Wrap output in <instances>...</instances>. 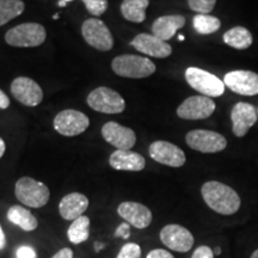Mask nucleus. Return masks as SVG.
<instances>
[{
    "label": "nucleus",
    "mask_w": 258,
    "mask_h": 258,
    "mask_svg": "<svg viewBox=\"0 0 258 258\" xmlns=\"http://www.w3.org/2000/svg\"><path fill=\"white\" fill-rule=\"evenodd\" d=\"M201 194L206 205L219 214L233 215L239 211L241 205L239 195L224 183L218 180L206 182L201 188Z\"/></svg>",
    "instance_id": "nucleus-1"
},
{
    "label": "nucleus",
    "mask_w": 258,
    "mask_h": 258,
    "mask_svg": "<svg viewBox=\"0 0 258 258\" xmlns=\"http://www.w3.org/2000/svg\"><path fill=\"white\" fill-rule=\"evenodd\" d=\"M111 69L120 77L131 79H143L152 76L156 72V64L148 57L140 55L116 56L111 62Z\"/></svg>",
    "instance_id": "nucleus-2"
},
{
    "label": "nucleus",
    "mask_w": 258,
    "mask_h": 258,
    "mask_svg": "<svg viewBox=\"0 0 258 258\" xmlns=\"http://www.w3.org/2000/svg\"><path fill=\"white\" fill-rule=\"evenodd\" d=\"M15 195L27 207L41 208L49 201L50 191L44 183L31 177H22L15 185Z\"/></svg>",
    "instance_id": "nucleus-3"
},
{
    "label": "nucleus",
    "mask_w": 258,
    "mask_h": 258,
    "mask_svg": "<svg viewBox=\"0 0 258 258\" xmlns=\"http://www.w3.org/2000/svg\"><path fill=\"white\" fill-rule=\"evenodd\" d=\"M47 31L40 23H23L16 25L6 32V43L12 47H38L46 41Z\"/></svg>",
    "instance_id": "nucleus-4"
},
{
    "label": "nucleus",
    "mask_w": 258,
    "mask_h": 258,
    "mask_svg": "<svg viewBox=\"0 0 258 258\" xmlns=\"http://www.w3.org/2000/svg\"><path fill=\"white\" fill-rule=\"evenodd\" d=\"M185 80L196 91L206 97H220L225 92V83L207 71L189 67L185 71Z\"/></svg>",
    "instance_id": "nucleus-5"
},
{
    "label": "nucleus",
    "mask_w": 258,
    "mask_h": 258,
    "mask_svg": "<svg viewBox=\"0 0 258 258\" xmlns=\"http://www.w3.org/2000/svg\"><path fill=\"white\" fill-rule=\"evenodd\" d=\"M82 34L86 43L97 50L108 51L114 47V37L109 28L101 19H86L82 25Z\"/></svg>",
    "instance_id": "nucleus-6"
},
{
    "label": "nucleus",
    "mask_w": 258,
    "mask_h": 258,
    "mask_svg": "<svg viewBox=\"0 0 258 258\" xmlns=\"http://www.w3.org/2000/svg\"><path fill=\"white\" fill-rule=\"evenodd\" d=\"M185 141L190 148L201 153H218L227 146V140L224 135L207 129H195L189 132Z\"/></svg>",
    "instance_id": "nucleus-7"
},
{
    "label": "nucleus",
    "mask_w": 258,
    "mask_h": 258,
    "mask_svg": "<svg viewBox=\"0 0 258 258\" xmlns=\"http://www.w3.org/2000/svg\"><path fill=\"white\" fill-rule=\"evenodd\" d=\"M88 104L95 111L103 114H120L125 109L124 99L120 93L104 86L90 92Z\"/></svg>",
    "instance_id": "nucleus-8"
},
{
    "label": "nucleus",
    "mask_w": 258,
    "mask_h": 258,
    "mask_svg": "<svg viewBox=\"0 0 258 258\" xmlns=\"http://www.w3.org/2000/svg\"><path fill=\"white\" fill-rule=\"evenodd\" d=\"M53 125L57 133L63 137H77L89 128L90 120L82 111L67 109L55 116Z\"/></svg>",
    "instance_id": "nucleus-9"
},
{
    "label": "nucleus",
    "mask_w": 258,
    "mask_h": 258,
    "mask_svg": "<svg viewBox=\"0 0 258 258\" xmlns=\"http://www.w3.org/2000/svg\"><path fill=\"white\" fill-rule=\"evenodd\" d=\"M215 111V103L211 97L191 96L177 109V115L183 120H205Z\"/></svg>",
    "instance_id": "nucleus-10"
},
{
    "label": "nucleus",
    "mask_w": 258,
    "mask_h": 258,
    "mask_svg": "<svg viewBox=\"0 0 258 258\" xmlns=\"http://www.w3.org/2000/svg\"><path fill=\"white\" fill-rule=\"evenodd\" d=\"M160 240L169 249L177 252H188L194 246V235L180 225H166L160 231Z\"/></svg>",
    "instance_id": "nucleus-11"
},
{
    "label": "nucleus",
    "mask_w": 258,
    "mask_h": 258,
    "mask_svg": "<svg viewBox=\"0 0 258 258\" xmlns=\"http://www.w3.org/2000/svg\"><path fill=\"white\" fill-rule=\"evenodd\" d=\"M148 153L154 161L170 167L183 166L186 160L184 152L169 141H154L148 148Z\"/></svg>",
    "instance_id": "nucleus-12"
},
{
    "label": "nucleus",
    "mask_w": 258,
    "mask_h": 258,
    "mask_svg": "<svg viewBox=\"0 0 258 258\" xmlns=\"http://www.w3.org/2000/svg\"><path fill=\"white\" fill-rule=\"evenodd\" d=\"M224 83L231 91L238 93V95H258V74L252 71H232L226 74Z\"/></svg>",
    "instance_id": "nucleus-13"
},
{
    "label": "nucleus",
    "mask_w": 258,
    "mask_h": 258,
    "mask_svg": "<svg viewBox=\"0 0 258 258\" xmlns=\"http://www.w3.org/2000/svg\"><path fill=\"white\" fill-rule=\"evenodd\" d=\"M11 93L19 103L27 106H36L43 99L41 86L27 77H18L12 82Z\"/></svg>",
    "instance_id": "nucleus-14"
},
{
    "label": "nucleus",
    "mask_w": 258,
    "mask_h": 258,
    "mask_svg": "<svg viewBox=\"0 0 258 258\" xmlns=\"http://www.w3.org/2000/svg\"><path fill=\"white\" fill-rule=\"evenodd\" d=\"M257 109L250 103L238 102L231 111L232 131L238 138H243L247 134L250 128L257 122Z\"/></svg>",
    "instance_id": "nucleus-15"
},
{
    "label": "nucleus",
    "mask_w": 258,
    "mask_h": 258,
    "mask_svg": "<svg viewBox=\"0 0 258 258\" xmlns=\"http://www.w3.org/2000/svg\"><path fill=\"white\" fill-rule=\"evenodd\" d=\"M102 137L117 150H131L137 143V135L133 129L123 127L116 122H108L103 125Z\"/></svg>",
    "instance_id": "nucleus-16"
},
{
    "label": "nucleus",
    "mask_w": 258,
    "mask_h": 258,
    "mask_svg": "<svg viewBox=\"0 0 258 258\" xmlns=\"http://www.w3.org/2000/svg\"><path fill=\"white\" fill-rule=\"evenodd\" d=\"M131 44L140 53L158 59H165L172 54V47L154 35L139 34L133 38Z\"/></svg>",
    "instance_id": "nucleus-17"
},
{
    "label": "nucleus",
    "mask_w": 258,
    "mask_h": 258,
    "mask_svg": "<svg viewBox=\"0 0 258 258\" xmlns=\"http://www.w3.org/2000/svg\"><path fill=\"white\" fill-rule=\"evenodd\" d=\"M117 213L125 222L139 230L147 228L152 222V212L139 202H122L118 206Z\"/></svg>",
    "instance_id": "nucleus-18"
},
{
    "label": "nucleus",
    "mask_w": 258,
    "mask_h": 258,
    "mask_svg": "<svg viewBox=\"0 0 258 258\" xmlns=\"http://www.w3.org/2000/svg\"><path fill=\"white\" fill-rule=\"evenodd\" d=\"M89 207V199L80 192H71L63 196L60 201L59 212L64 220L74 221L79 217H83Z\"/></svg>",
    "instance_id": "nucleus-19"
},
{
    "label": "nucleus",
    "mask_w": 258,
    "mask_h": 258,
    "mask_svg": "<svg viewBox=\"0 0 258 258\" xmlns=\"http://www.w3.org/2000/svg\"><path fill=\"white\" fill-rule=\"evenodd\" d=\"M112 169L118 171H141L146 166L145 158L131 150H117L109 158Z\"/></svg>",
    "instance_id": "nucleus-20"
},
{
    "label": "nucleus",
    "mask_w": 258,
    "mask_h": 258,
    "mask_svg": "<svg viewBox=\"0 0 258 258\" xmlns=\"http://www.w3.org/2000/svg\"><path fill=\"white\" fill-rule=\"evenodd\" d=\"M185 25L184 16L170 15L161 16L152 24V34L163 41H169L176 35V32Z\"/></svg>",
    "instance_id": "nucleus-21"
},
{
    "label": "nucleus",
    "mask_w": 258,
    "mask_h": 258,
    "mask_svg": "<svg viewBox=\"0 0 258 258\" xmlns=\"http://www.w3.org/2000/svg\"><path fill=\"white\" fill-rule=\"evenodd\" d=\"M8 219L25 232L35 231L38 226L37 219L29 209H25L22 206H12L8 211Z\"/></svg>",
    "instance_id": "nucleus-22"
},
{
    "label": "nucleus",
    "mask_w": 258,
    "mask_h": 258,
    "mask_svg": "<svg viewBox=\"0 0 258 258\" xmlns=\"http://www.w3.org/2000/svg\"><path fill=\"white\" fill-rule=\"evenodd\" d=\"M224 42L234 49L244 50L251 47L253 42L252 34L244 27H234L224 34Z\"/></svg>",
    "instance_id": "nucleus-23"
},
{
    "label": "nucleus",
    "mask_w": 258,
    "mask_h": 258,
    "mask_svg": "<svg viewBox=\"0 0 258 258\" xmlns=\"http://www.w3.org/2000/svg\"><path fill=\"white\" fill-rule=\"evenodd\" d=\"M150 0H123L121 4V14L129 22L143 23L146 19V10Z\"/></svg>",
    "instance_id": "nucleus-24"
},
{
    "label": "nucleus",
    "mask_w": 258,
    "mask_h": 258,
    "mask_svg": "<svg viewBox=\"0 0 258 258\" xmlns=\"http://www.w3.org/2000/svg\"><path fill=\"white\" fill-rule=\"evenodd\" d=\"M90 235V219L85 215L79 217L72 221L67 231V237L72 244H82L89 239Z\"/></svg>",
    "instance_id": "nucleus-25"
},
{
    "label": "nucleus",
    "mask_w": 258,
    "mask_h": 258,
    "mask_svg": "<svg viewBox=\"0 0 258 258\" xmlns=\"http://www.w3.org/2000/svg\"><path fill=\"white\" fill-rule=\"evenodd\" d=\"M24 9L22 0H0V27L21 16Z\"/></svg>",
    "instance_id": "nucleus-26"
},
{
    "label": "nucleus",
    "mask_w": 258,
    "mask_h": 258,
    "mask_svg": "<svg viewBox=\"0 0 258 258\" xmlns=\"http://www.w3.org/2000/svg\"><path fill=\"white\" fill-rule=\"evenodd\" d=\"M192 25L200 35H211L220 29L221 22L214 16L196 15L192 19Z\"/></svg>",
    "instance_id": "nucleus-27"
},
{
    "label": "nucleus",
    "mask_w": 258,
    "mask_h": 258,
    "mask_svg": "<svg viewBox=\"0 0 258 258\" xmlns=\"http://www.w3.org/2000/svg\"><path fill=\"white\" fill-rule=\"evenodd\" d=\"M217 0H188L190 10L198 12L199 15H208L214 10Z\"/></svg>",
    "instance_id": "nucleus-28"
},
{
    "label": "nucleus",
    "mask_w": 258,
    "mask_h": 258,
    "mask_svg": "<svg viewBox=\"0 0 258 258\" xmlns=\"http://www.w3.org/2000/svg\"><path fill=\"white\" fill-rule=\"evenodd\" d=\"M92 16H102L108 9V0H82Z\"/></svg>",
    "instance_id": "nucleus-29"
},
{
    "label": "nucleus",
    "mask_w": 258,
    "mask_h": 258,
    "mask_svg": "<svg viewBox=\"0 0 258 258\" xmlns=\"http://www.w3.org/2000/svg\"><path fill=\"white\" fill-rule=\"evenodd\" d=\"M116 258H141V247L135 243L125 244Z\"/></svg>",
    "instance_id": "nucleus-30"
},
{
    "label": "nucleus",
    "mask_w": 258,
    "mask_h": 258,
    "mask_svg": "<svg viewBox=\"0 0 258 258\" xmlns=\"http://www.w3.org/2000/svg\"><path fill=\"white\" fill-rule=\"evenodd\" d=\"M214 252L209 246H206V245H202V246H199L198 249L194 251L191 258H214Z\"/></svg>",
    "instance_id": "nucleus-31"
},
{
    "label": "nucleus",
    "mask_w": 258,
    "mask_h": 258,
    "mask_svg": "<svg viewBox=\"0 0 258 258\" xmlns=\"http://www.w3.org/2000/svg\"><path fill=\"white\" fill-rule=\"evenodd\" d=\"M129 235H131V225L128 222H123L116 228L115 231V237H121L123 239H128Z\"/></svg>",
    "instance_id": "nucleus-32"
},
{
    "label": "nucleus",
    "mask_w": 258,
    "mask_h": 258,
    "mask_svg": "<svg viewBox=\"0 0 258 258\" xmlns=\"http://www.w3.org/2000/svg\"><path fill=\"white\" fill-rule=\"evenodd\" d=\"M16 254L17 258H36V251L30 246H21Z\"/></svg>",
    "instance_id": "nucleus-33"
},
{
    "label": "nucleus",
    "mask_w": 258,
    "mask_h": 258,
    "mask_svg": "<svg viewBox=\"0 0 258 258\" xmlns=\"http://www.w3.org/2000/svg\"><path fill=\"white\" fill-rule=\"evenodd\" d=\"M146 258H175V257H173L169 251L164 249H154L148 252Z\"/></svg>",
    "instance_id": "nucleus-34"
},
{
    "label": "nucleus",
    "mask_w": 258,
    "mask_h": 258,
    "mask_svg": "<svg viewBox=\"0 0 258 258\" xmlns=\"http://www.w3.org/2000/svg\"><path fill=\"white\" fill-rule=\"evenodd\" d=\"M51 258H73V251L70 247H63V249L57 251Z\"/></svg>",
    "instance_id": "nucleus-35"
},
{
    "label": "nucleus",
    "mask_w": 258,
    "mask_h": 258,
    "mask_svg": "<svg viewBox=\"0 0 258 258\" xmlns=\"http://www.w3.org/2000/svg\"><path fill=\"white\" fill-rule=\"evenodd\" d=\"M9 105H10V98L8 97V95L3 91V90H0V109L9 108Z\"/></svg>",
    "instance_id": "nucleus-36"
},
{
    "label": "nucleus",
    "mask_w": 258,
    "mask_h": 258,
    "mask_svg": "<svg viewBox=\"0 0 258 258\" xmlns=\"http://www.w3.org/2000/svg\"><path fill=\"white\" fill-rule=\"evenodd\" d=\"M6 245V237L4 231H3L2 225H0V250H3Z\"/></svg>",
    "instance_id": "nucleus-37"
},
{
    "label": "nucleus",
    "mask_w": 258,
    "mask_h": 258,
    "mask_svg": "<svg viewBox=\"0 0 258 258\" xmlns=\"http://www.w3.org/2000/svg\"><path fill=\"white\" fill-rule=\"evenodd\" d=\"M5 150H6V145L4 143V140H3V139L0 138V158L4 156Z\"/></svg>",
    "instance_id": "nucleus-38"
},
{
    "label": "nucleus",
    "mask_w": 258,
    "mask_h": 258,
    "mask_svg": "<svg viewBox=\"0 0 258 258\" xmlns=\"http://www.w3.org/2000/svg\"><path fill=\"white\" fill-rule=\"evenodd\" d=\"M95 246H96V252H99V251L103 249V244L101 243H96Z\"/></svg>",
    "instance_id": "nucleus-39"
},
{
    "label": "nucleus",
    "mask_w": 258,
    "mask_h": 258,
    "mask_svg": "<svg viewBox=\"0 0 258 258\" xmlns=\"http://www.w3.org/2000/svg\"><path fill=\"white\" fill-rule=\"evenodd\" d=\"M250 258H258V249L253 251V252H252V254H251V257H250Z\"/></svg>",
    "instance_id": "nucleus-40"
},
{
    "label": "nucleus",
    "mask_w": 258,
    "mask_h": 258,
    "mask_svg": "<svg viewBox=\"0 0 258 258\" xmlns=\"http://www.w3.org/2000/svg\"><path fill=\"white\" fill-rule=\"evenodd\" d=\"M213 252H214V254H220L221 253V249H220V247H217V249L213 250Z\"/></svg>",
    "instance_id": "nucleus-41"
},
{
    "label": "nucleus",
    "mask_w": 258,
    "mask_h": 258,
    "mask_svg": "<svg viewBox=\"0 0 258 258\" xmlns=\"http://www.w3.org/2000/svg\"><path fill=\"white\" fill-rule=\"evenodd\" d=\"M66 4H67V3L64 2V0H60V2H59V6H66Z\"/></svg>",
    "instance_id": "nucleus-42"
},
{
    "label": "nucleus",
    "mask_w": 258,
    "mask_h": 258,
    "mask_svg": "<svg viewBox=\"0 0 258 258\" xmlns=\"http://www.w3.org/2000/svg\"><path fill=\"white\" fill-rule=\"evenodd\" d=\"M179 41H184V36H182V35H179Z\"/></svg>",
    "instance_id": "nucleus-43"
},
{
    "label": "nucleus",
    "mask_w": 258,
    "mask_h": 258,
    "mask_svg": "<svg viewBox=\"0 0 258 258\" xmlns=\"http://www.w3.org/2000/svg\"><path fill=\"white\" fill-rule=\"evenodd\" d=\"M53 18H54V19H57V18H59V14H56L55 16H53Z\"/></svg>",
    "instance_id": "nucleus-44"
},
{
    "label": "nucleus",
    "mask_w": 258,
    "mask_h": 258,
    "mask_svg": "<svg viewBox=\"0 0 258 258\" xmlns=\"http://www.w3.org/2000/svg\"><path fill=\"white\" fill-rule=\"evenodd\" d=\"M64 2H66V3H69V2H72V0H64Z\"/></svg>",
    "instance_id": "nucleus-45"
},
{
    "label": "nucleus",
    "mask_w": 258,
    "mask_h": 258,
    "mask_svg": "<svg viewBox=\"0 0 258 258\" xmlns=\"http://www.w3.org/2000/svg\"><path fill=\"white\" fill-rule=\"evenodd\" d=\"M257 115H258V109H257Z\"/></svg>",
    "instance_id": "nucleus-46"
}]
</instances>
